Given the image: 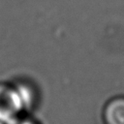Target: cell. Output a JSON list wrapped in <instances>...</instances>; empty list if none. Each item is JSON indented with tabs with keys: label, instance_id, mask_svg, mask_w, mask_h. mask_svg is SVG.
<instances>
[{
	"label": "cell",
	"instance_id": "7a4b0ae2",
	"mask_svg": "<svg viewBox=\"0 0 124 124\" xmlns=\"http://www.w3.org/2000/svg\"><path fill=\"white\" fill-rule=\"evenodd\" d=\"M104 124H124V96L109 99L103 108Z\"/></svg>",
	"mask_w": 124,
	"mask_h": 124
},
{
	"label": "cell",
	"instance_id": "3957f363",
	"mask_svg": "<svg viewBox=\"0 0 124 124\" xmlns=\"http://www.w3.org/2000/svg\"><path fill=\"white\" fill-rule=\"evenodd\" d=\"M10 124H38V123L35 122L34 120L30 119V118H22V117H19V118L16 119L15 121H13Z\"/></svg>",
	"mask_w": 124,
	"mask_h": 124
},
{
	"label": "cell",
	"instance_id": "6da1fadb",
	"mask_svg": "<svg viewBox=\"0 0 124 124\" xmlns=\"http://www.w3.org/2000/svg\"><path fill=\"white\" fill-rule=\"evenodd\" d=\"M33 88L26 83H0V122L10 124L34 104Z\"/></svg>",
	"mask_w": 124,
	"mask_h": 124
}]
</instances>
